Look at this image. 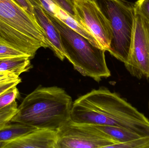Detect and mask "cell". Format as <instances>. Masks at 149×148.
I'll return each instance as SVG.
<instances>
[{
	"instance_id": "6da1fadb",
	"label": "cell",
	"mask_w": 149,
	"mask_h": 148,
	"mask_svg": "<svg viewBox=\"0 0 149 148\" xmlns=\"http://www.w3.org/2000/svg\"><path fill=\"white\" fill-rule=\"evenodd\" d=\"M71 120L76 123L112 126L149 136V120L118 94L102 87L73 103Z\"/></svg>"
},
{
	"instance_id": "7a4b0ae2",
	"label": "cell",
	"mask_w": 149,
	"mask_h": 148,
	"mask_svg": "<svg viewBox=\"0 0 149 148\" xmlns=\"http://www.w3.org/2000/svg\"><path fill=\"white\" fill-rule=\"evenodd\" d=\"M72 104L63 89L39 86L24 99L10 123L57 131L70 120Z\"/></svg>"
},
{
	"instance_id": "3957f363",
	"label": "cell",
	"mask_w": 149,
	"mask_h": 148,
	"mask_svg": "<svg viewBox=\"0 0 149 148\" xmlns=\"http://www.w3.org/2000/svg\"><path fill=\"white\" fill-rule=\"evenodd\" d=\"M0 43L35 57L48 40L36 19L15 0H0Z\"/></svg>"
},
{
	"instance_id": "277c9868",
	"label": "cell",
	"mask_w": 149,
	"mask_h": 148,
	"mask_svg": "<svg viewBox=\"0 0 149 148\" xmlns=\"http://www.w3.org/2000/svg\"><path fill=\"white\" fill-rule=\"evenodd\" d=\"M46 13L60 34L65 58L77 71L98 82L102 78L111 76L106 62L105 50L93 46L56 17L47 11Z\"/></svg>"
},
{
	"instance_id": "5b68a950",
	"label": "cell",
	"mask_w": 149,
	"mask_h": 148,
	"mask_svg": "<svg viewBox=\"0 0 149 148\" xmlns=\"http://www.w3.org/2000/svg\"><path fill=\"white\" fill-rule=\"evenodd\" d=\"M108 20L113 38L108 52L125 63L127 60L133 34L135 3L126 0H95Z\"/></svg>"
},
{
	"instance_id": "8992f818",
	"label": "cell",
	"mask_w": 149,
	"mask_h": 148,
	"mask_svg": "<svg viewBox=\"0 0 149 148\" xmlns=\"http://www.w3.org/2000/svg\"><path fill=\"white\" fill-rule=\"evenodd\" d=\"M117 143L95 125L71 120L57 131V148H109Z\"/></svg>"
},
{
	"instance_id": "52a82bcc",
	"label": "cell",
	"mask_w": 149,
	"mask_h": 148,
	"mask_svg": "<svg viewBox=\"0 0 149 148\" xmlns=\"http://www.w3.org/2000/svg\"><path fill=\"white\" fill-rule=\"evenodd\" d=\"M124 65L132 76L149 78V20L136 7L130 49Z\"/></svg>"
},
{
	"instance_id": "ba28073f",
	"label": "cell",
	"mask_w": 149,
	"mask_h": 148,
	"mask_svg": "<svg viewBox=\"0 0 149 148\" xmlns=\"http://www.w3.org/2000/svg\"><path fill=\"white\" fill-rule=\"evenodd\" d=\"M77 21L97 39L101 48L108 51L113 38L110 23L95 0H73Z\"/></svg>"
},
{
	"instance_id": "9c48e42d",
	"label": "cell",
	"mask_w": 149,
	"mask_h": 148,
	"mask_svg": "<svg viewBox=\"0 0 149 148\" xmlns=\"http://www.w3.org/2000/svg\"><path fill=\"white\" fill-rule=\"evenodd\" d=\"M57 131L37 129L3 145L1 148H57Z\"/></svg>"
},
{
	"instance_id": "30bf717a",
	"label": "cell",
	"mask_w": 149,
	"mask_h": 148,
	"mask_svg": "<svg viewBox=\"0 0 149 148\" xmlns=\"http://www.w3.org/2000/svg\"><path fill=\"white\" fill-rule=\"evenodd\" d=\"M34 14L38 22L40 25L48 40L49 47L61 61L65 58L62 46L61 37L58 30L54 26L42 7H34Z\"/></svg>"
},
{
	"instance_id": "8fae6325",
	"label": "cell",
	"mask_w": 149,
	"mask_h": 148,
	"mask_svg": "<svg viewBox=\"0 0 149 148\" xmlns=\"http://www.w3.org/2000/svg\"><path fill=\"white\" fill-rule=\"evenodd\" d=\"M36 129V128L22 123H9L0 129V148L4 143L15 140Z\"/></svg>"
},
{
	"instance_id": "7c38bea8",
	"label": "cell",
	"mask_w": 149,
	"mask_h": 148,
	"mask_svg": "<svg viewBox=\"0 0 149 148\" xmlns=\"http://www.w3.org/2000/svg\"><path fill=\"white\" fill-rule=\"evenodd\" d=\"M30 59L28 57H17L0 60V72H9L19 76L31 68Z\"/></svg>"
},
{
	"instance_id": "4fadbf2b",
	"label": "cell",
	"mask_w": 149,
	"mask_h": 148,
	"mask_svg": "<svg viewBox=\"0 0 149 148\" xmlns=\"http://www.w3.org/2000/svg\"><path fill=\"white\" fill-rule=\"evenodd\" d=\"M95 126L108 135L117 143L128 142L143 137L136 133L123 128L112 126Z\"/></svg>"
},
{
	"instance_id": "5bb4252c",
	"label": "cell",
	"mask_w": 149,
	"mask_h": 148,
	"mask_svg": "<svg viewBox=\"0 0 149 148\" xmlns=\"http://www.w3.org/2000/svg\"><path fill=\"white\" fill-rule=\"evenodd\" d=\"M18 110L17 104L15 101L7 107L0 109V129L10 122L12 118Z\"/></svg>"
},
{
	"instance_id": "9a60e30c",
	"label": "cell",
	"mask_w": 149,
	"mask_h": 148,
	"mask_svg": "<svg viewBox=\"0 0 149 148\" xmlns=\"http://www.w3.org/2000/svg\"><path fill=\"white\" fill-rule=\"evenodd\" d=\"M17 57H28L30 59L29 56L22 51L0 43V60Z\"/></svg>"
},
{
	"instance_id": "2e32d148",
	"label": "cell",
	"mask_w": 149,
	"mask_h": 148,
	"mask_svg": "<svg viewBox=\"0 0 149 148\" xmlns=\"http://www.w3.org/2000/svg\"><path fill=\"white\" fill-rule=\"evenodd\" d=\"M109 148H149V136H143L128 142L117 143Z\"/></svg>"
},
{
	"instance_id": "e0dca14e",
	"label": "cell",
	"mask_w": 149,
	"mask_h": 148,
	"mask_svg": "<svg viewBox=\"0 0 149 148\" xmlns=\"http://www.w3.org/2000/svg\"><path fill=\"white\" fill-rule=\"evenodd\" d=\"M19 92L17 86L12 87L0 95V109L7 107L15 101Z\"/></svg>"
},
{
	"instance_id": "ac0fdd59",
	"label": "cell",
	"mask_w": 149,
	"mask_h": 148,
	"mask_svg": "<svg viewBox=\"0 0 149 148\" xmlns=\"http://www.w3.org/2000/svg\"><path fill=\"white\" fill-rule=\"evenodd\" d=\"M58 7L61 8L69 14L70 16L77 21L76 15L74 11L73 0H50Z\"/></svg>"
},
{
	"instance_id": "d6986e66",
	"label": "cell",
	"mask_w": 149,
	"mask_h": 148,
	"mask_svg": "<svg viewBox=\"0 0 149 148\" xmlns=\"http://www.w3.org/2000/svg\"><path fill=\"white\" fill-rule=\"evenodd\" d=\"M22 80L19 77L8 79L0 81V95L6 90L21 83Z\"/></svg>"
},
{
	"instance_id": "ffe728a7",
	"label": "cell",
	"mask_w": 149,
	"mask_h": 148,
	"mask_svg": "<svg viewBox=\"0 0 149 148\" xmlns=\"http://www.w3.org/2000/svg\"><path fill=\"white\" fill-rule=\"evenodd\" d=\"M136 8L149 20V0H138L135 3Z\"/></svg>"
},
{
	"instance_id": "44dd1931",
	"label": "cell",
	"mask_w": 149,
	"mask_h": 148,
	"mask_svg": "<svg viewBox=\"0 0 149 148\" xmlns=\"http://www.w3.org/2000/svg\"><path fill=\"white\" fill-rule=\"evenodd\" d=\"M20 6L29 13L33 18L36 19L34 14V8L28 0H15Z\"/></svg>"
},
{
	"instance_id": "7402d4cb",
	"label": "cell",
	"mask_w": 149,
	"mask_h": 148,
	"mask_svg": "<svg viewBox=\"0 0 149 148\" xmlns=\"http://www.w3.org/2000/svg\"><path fill=\"white\" fill-rule=\"evenodd\" d=\"M19 76L11 72H0V81L8 79L17 78Z\"/></svg>"
},
{
	"instance_id": "603a6c76",
	"label": "cell",
	"mask_w": 149,
	"mask_h": 148,
	"mask_svg": "<svg viewBox=\"0 0 149 148\" xmlns=\"http://www.w3.org/2000/svg\"><path fill=\"white\" fill-rule=\"evenodd\" d=\"M31 5L34 7H42L40 0H28Z\"/></svg>"
},
{
	"instance_id": "cb8c5ba5",
	"label": "cell",
	"mask_w": 149,
	"mask_h": 148,
	"mask_svg": "<svg viewBox=\"0 0 149 148\" xmlns=\"http://www.w3.org/2000/svg\"><path fill=\"white\" fill-rule=\"evenodd\" d=\"M148 109H149V103H148Z\"/></svg>"
}]
</instances>
